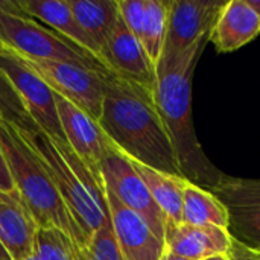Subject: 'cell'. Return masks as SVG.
<instances>
[{
  "instance_id": "obj_1",
  "label": "cell",
  "mask_w": 260,
  "mask_h": 260,
  "mask_svg": "<svg viewBox=\"0 0 260 260\" xmlns=\"http://www.w3.org/2000/svg\"><path fill=\"white\" fill-rule=\"evenodd\" d=\"M98 123L110 142L128 158L184 178L155 102V90L108 73Z\"/></svg>"
},
{
  "instance_id": "obj_2",
  "label": "cell",
  "mask_w": 260,
  "mask_h": 260,
  "mask_svg": "<svg viewBox=\"0 0 260 260\" xmlns=\"http://www.w3.org/2000/svg\"><path fill=\"white\" fill-rule=\"evenodd\" d=\"M207 38L155 66V102L186 180L209 190L222 172L204 154L192 119V78Z\"/></svg>"
},
{
  "instance_id": "obj_3",
  "label": "cell",
  "mask_w": 260,
  "mask_h": 260,
  "mask_svg": "<svg viewBox=\"0 0 260 260\" xmlns=\"http://www.w3.org/2000/svg\"><path fill=\"white\" fill-rule=\"evenodd\" d=\"M18 131L41 160L67 210L88 241L110 219L104 183L88 171L69 143H55L38 128Z\"/></svg>"
},
{
  "instance_id": "obj_4",
  "label": "cell",
  "mask_w": 260,
  "mask_h": 260,
  "mask_svg": "<svg viewBox=\"0 0 260 260\" xmlns=\"http://www.w3.org/2000/svg\"><path fill=\"white\" fill-rule=\"evenodd\" d=\"M0 151L14 187L32 212L38 227H56L82 248L87 239L67 210L55 183L41 160L8 120L0 119Z\"/></svg>"
},
{
  "instance_id": "obj_5",
  "label": "cell",
  "mask_w": 260,
  "mask_h": 260,
  "mask_svg": "<svg viewBox=\"0 0 260 260\" xmlns=\"http://www.w3.org/2000/svg\"><path fill=\"white\" fill-rule=\"evenodd\" d=\"M0 43L24 59L59 61L110 73L91 53L27 15L18 2L0 0Z\"/></svg>"
},
{
  "instance_id": "obj_6",
  "label": "cell",
  "mask_w": 260,
  "mask_h": 260,
  "mask_svg": "<svg viewBox=\"0 0 260 260\" xmlns=\"http://www.w3.org/2000/svg\"><path fill=\"white\" fill-rule=\"evenodd\" d=\"M0 72L17 91L35 126L55 143H67L52 88L24 62L20 55L12 50L0 53Z\"/></svg>"
},
{
  "instance_id": "obj_7",
  "label": "cell",
  "mask_w": 260,
  "mask_h": 260,
  "mask_svg": "<svg viewBox=\"0 0 260 260\" xmlns=\"http://www.w3.org/2000/svg\"><path fill=\"white\" fill-rule=\"evenodd\" d=\"M24 62L52 88L53 93L72 102L93 120H99L105 96V78L108 73L59 61L24 59Z\"/></svg>"
},
{
  "instance_id": "obj_8",
  "label": "cell",
  "mask_w": 260,
  "mask_h": 260,
  "mask_svg": "<svg viewBox=\"0 0 260 260\" xmlns=\"http://www.w3.org/2000/svg\"><path fill=\"white\" fill-rule=\"evenodd\" d=\"M101 175L105 189H108L123 206L142 216L154 235L165 239L166 216L152 200L146 184L133 168L129 158L113 143L101 163Z\"/></svg>"
},
{
  "instance_id": "obj_9",
  "label": "cell",
  "mask_w": 260,
  "mask_h": 260,
  "mask_svg": "<svg viewBox=\"0 0 260 260\" xmlns=\"http://www.w3.org/2000/svg\"><path fill=\"white\" fill-rule=\"evenodd\" d=\"M229 215V233L242 247L260 253V180L222 174L209 189Z\"/></svg>"
},
{
  "instance_id": "obj_10",
  "label": "cell",
  "mask_w": 260,
  "mask_h": 260,
  "mask_svg": "<svg viewBox=\"0 0 260 260\" xmlns=\"http://www.w3.org/2000/svg\"><path fill=\"white\" fill-rule=\"evenodd\" d=\"M225 2L171 0L168 2V27L160 61H169L209 34ZM157 62V64H158Z\"/></svg>"
},
{
  "instance_id": "obj_11",
  "label": "cell",
  "mask_w": 260,
  "mask_h": 260,
  "mask_svg": "<svg viewBox=\"0 0 260 260\" xmlns=\"http://www.w3.org/2000/svg\"><path fill=\"white\" fill-rule=\"evenodd\" d=\"M55 102L61 128L64 131L69 146L73 149L78 158L88 168V171L99 181H102L101 163L111 145L110 139L105 136L96 120H93L87 113L75 107L72 102L66 101L56 93Z\"/></svg>"
},
{
  "instance_id": "obj_12",
  "label": "cell",
  "mask_w": 260,
  "mask_h": 260,
  "mask_svg": "<svg viewBox=\"0 0 260 260\" xmlns=\"http://www.w3.org/2000/svg\"><path fill=\"white\" fill-rule=\"evenodd\" d=\"M99 59L110 73L155 90V66L146 55L140 40L125 26L120 15L101 50Z\"/></svg>"
},
{
  "instance_id": "obj_13",
  "label": "cell",
  "mask_w": 260,
  "mask_h": 260,
  "mask_svg": "<svg viewBox=\"0 0 260 260\" xmlns=\"http://www.w3.org/2000/svg\"><path fill=\"white\" fill-rule=\"evenodd\" d=\"M107 206L113 230L125 260H160L165 242L154 235L146 221L123 206L108 189H105Z\"/></svg>"
},
{
  "instance_id": "obj_14",
  "label": "cell",
  "mask_w": 260,
  "mask_h": 260,
  "mask_svg": "<svg viewBox=\"0 0 260 260\" xmlns=\"http://www.w3.org/2000/svg\"><path fill=\"white\" fill-rule=\"evenodd\" d=\"M165 250L190 260H206L230 253L233 239L227 229L216 225H189L166 221Z\"/></svg>"
},
{
  "instance_id": "obj_15",
  "label": "cell",
  "mask_w": 260,
  "mask_h": 260,
  "mask_svg": "<svg viewBox=\"0 0 260 260\" xmlns=\"http://www.w3.org/2000/svg\"><path fill=\"white\" fill-rule=\"evenodd\" d=\"M38 224L17 189L0 190V242L12 260L32 256Z\"/></svg>"
},
{
  "instance_id": "obj_16",
  "label": "cell",
  "mask_w": 260,
  "mask_h": 260,
  "mask_svg": "<svg viewBox=\"0 0 260 260\" xmlns=\"http://www.w3.org/2000/svg\"><path fill=\"white\" fill-rule=\"evenodd\" d=\"M260 34V18L247 0L225 2L210 34L209 41L218 52L229 53L250 43Z\"/></svg>"
},
{
  "instance_id": "obj_17",
  "label": "cell",
  "mask_w": 260,
  "mask_h": 260,
  "mask_svg": "<svg viewBox=\"0 0 260 260\" xmlns=\"http://www.w3.org/2000/svg\"><path fill=\"white\" fill-rule=\"evenodd\" d=\"M18 5L27 15L99 59V47L78 23L67 0H18Z\"/></svg>"
},
{
  "instance_id": "obj_18",
  "label": "cell",
  "mask_w": 260,
  "mask_h": 260,
  "mask_svg": "<svg viewBox=\"0 0 260 260\" xmlns=\"http://www.w3.org/2000/svg\"><path fill=\"white\" fill-rule=\"evenodd\" d=\"M133 168L137 171L143 183L146 184L152 200L165 213L166 219L175 224H181L183 212V183L186 178L172 177L163 174L157 169H152L146 165H142L136 160H131Z\"/></svg>"
},
{
  "instance_id": "obj_19",
  "label": "cell",
  "mask_w": 260,
  "mask_h": 260,
  "mask_svg": "<svg viewBox=\"0 0 260 260\" xmlns=\"http://www.w3.org/2000/svg\"><path fill=\"white\" fill-rule=\"evenodd\" d=\"M67 3L78 23L99 47L101 56L120 15L117 0H67Z\"/></svg>"
},
{
  "instance_id": "obj_20",
  "label": "cell",
  "mask_w": 260,
  "mask_h": 260,
  "mask_svg": "<svg viewBox=\"0 0 260 260\" xmlns=\"http://www.w3.org/2000/svg\"><path fill=\"white\" fill-rule=\"evenodd\" d=\"M181 222L189 225L229 227V215L219 200L198 184L184 180Z\"/></svg>"
},
{
  "instance_id": "obj_21",
  "label": "cell",
  "mask_w": 260,
  "mask_h": 260,
  "mask_svg": "<svg viewBox=\"0 0 260 260\" xmlns=\"http://www.w3.org/2000/svg\"><path fill=\"white\" fill-rule=\"evenodd\" d=\"M166 27H168V2L146 0L145 21H143L140 43L154 66H157L163 52Z\"/></svg>"
},
{
  "instance_id": "obj_22",
  "label": "cell",
  "mask_w": 260,
  "mask_h": 260,
  "mask_svg": "<svg viewBox=\"0 0 260 260\" xmlns=\"http://www.w3.org/2000/svg\"><path fill=\"white\" fill-rule=\"evenodd\" d=\"M79 247L56 227H38L32 256L37 260H78Z\"/></svg>"
},
{
  "instance_id": "obj_23",
  "label": "cell",
  "mask_w": 260,
  "mask_h": 260,
  "mask_svg": "<svg viewBox=\"0 0 260 260\" xmlns=\"http://www.w3.org/2000/svg\"><path fill=\"white\" fill-rule=\"evenodd\" d=\"M78 260H125L113 230L111 218L90 236L82 248H79Z\"/></svg>"
},
{
  "instance_id": "obj_24",
  "label": "cell",
  "mask_w": 260,
  "mask_h": 260,
  "mask_svg": "<svg viewBox=\"0 0 260 260\" xmlns=\"http://www.w3.org/2000/svg\"><path fill=\"white\" fill-rule=\"evenodd\" d=\"M0 119L8 120L17 129H37L35 123L27 116L17 91L0 72Z\"/></svg>"
},
{
  "instance_id": "obj_25",
  "label": "cell",
  "mask_w": 260,
  "mask_h": 260,
  "mask_svg": "<svg viewBox=\"0 0 260 260\" xmlns=\"http://www.w3.org/2000/svg\"><path fill=\"white\" fill-rule=\"evenodd\" d=\"M117 6L125 26L140 40L145 21L146 0H117Z\"/></svg>"
},
{
  "instance_id": "obj_26",
  "label": "cell",
  "mask_w": 260,
  "mask_h": 260,
  "mask_svg": "<svg viewBox=\"0 0 260 260\" xmlns=\"http://www.w3.org/2000/svg\"><path fill=\"white\" fill-rule=\"evenodd\" d=\"M230 260H260V253L248 250L233 241V247L230 250Z\"/></svg>"
},
{
  "instance_id": "obj_27",
  "label": "cell",
  "mask_w": 260,
  "mask_h": 260,
  "mask_svg": "<svg viewBox=\"0 0 260 260\" xmlns=\"http://www.w3.org/2000/svg\"><path fill=\"white\" fill-rule=\"evenodd\" d=\"M14 183H12V178L9 175V171H8V166H6V161L3 158V154L0 151V190L3 192H9V190H14Z\"/></svg>"
},
{
  "instance_id": "obj_28",
  "label": "cell",
  "mask_w": 260,
  "mask_h": 260,
  "mask_svg": "<svg viewBox=\"0 0 260 260\" xmlns=\"http://www.w3.org/2000/svg\"><path fill=\"white\" fill-rule=\"evenodd\" d=\"M160 260H190V259H184V257L175 256V254H172V253H169V251H166V250H165V253H163V256H161V259Z\"/></svg>"
},
{
  "instance_id": "obj_29",
  "label": "cell",
  "mask_w": 260,
  "mask_h": 260,
  "mask_svg": "<svg viewBox=\"0 0 260 260\" xmlns=\"http://www.w3.org/2000/svg\"><path fill=\"white\" fill-rule=\"evenodd\" d=\"M248 2V5L254 9V12L259 15L260 18V0H247Z\"/></svg>"
},
{
  "instance_id": "obj_30",
  "label": "cell",
  "mask_w": 260,
  "mask_h": 260,
  "mask_svg": "<svg viewBox=\"0 0 260 260\" xmlns=\"http://www.w3.org/2000/svg\"><path fill=\"white\" fill-rule=\"evenodd\" d=\"M0 260H12L11 256L8 254V251L5 250V247L2 245V242H0Z\"/></svg>"
},
{
  "instance_id": "obj_31",
  "label": "cell",
  "mask_w": 260,
  "mask_h": 260,
  "mask_svg": "<svg viewBox=\"0 0 260 260\" xmlns=\"http://www.w3.org/2000/svg\"><path fill=\"white\" fill-rule=\"evenodd\" d=\"M206 260H230V253L227 254H218V256H213V257H209Z\"/></svg>"
},
{
  "instance_id": "obj_32",
  "label": "cell",
  "mask_w": 260,
  "mask_h": 260,
  "mask_svg": "<svg viewBox=\"0 0 260 260\" xmlns=\"http://www.w3.org/2000/svg\"><path fill=\"white\" fill-rule=\"evenodd\" d=\"M5 52H8V49H6V47H5V46L0 43V53H5Z\"/></svg>"
},
{
  "instance_id": "obj_33",
  "label": "cell",
  "mask_w": 260,
  "mask_h": 260,
  "mask_svg": "<svg viewBox=\"0 0 260 260\" xmlns=\"http://www.w3.org/2000/svg\"><path fill=\"white\" fill-rule=\"evenodd\" d=\"M26 260H37V259H35L34 256H30V257H27V259H26Z\"/></svg>"
}]
</instances>
